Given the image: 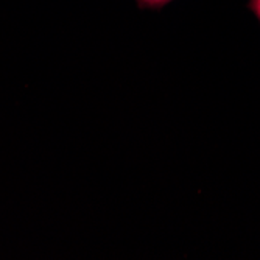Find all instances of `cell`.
Wrapping results in <instances>:
<instances>
[{"label": "cell", "instance_id": "cell-1", "mask_svg": "<svg viewBox=\"0 0 260 260\" xmlns=\"http://www.w3.org/2000/svg\"><path fill=\"white\" fill-rule=\"evenodd\" d=\"M252 5H254L255 13H257V14H258V17H260V0H252Z\"/></svg>", "mask_w": 260, "mask_h": 260}, {"label": "cell", "instance_id": "cell-2", "mask_svg": "<svg viewBox=\"0 0 260 260\" xmlns=\"http://www.w3.org/2000/svg\"><path fill=\"white\" fill-rule=\"evenodd\" d=\"M147 4H153V5H159V4H165L169 2V0H145Z\"/></svg>", "mask_w": 260, "mask_h": 260}]
</instances>
